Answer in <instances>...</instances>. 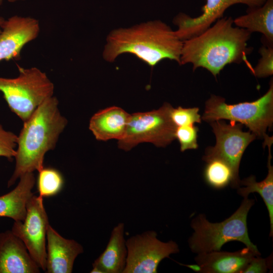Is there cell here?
<instances>
[{
  "label": "cell",
  "instance_id": "8",
  "mask_svg": "<svg viewBox=\"0 0 273 273\" xmlns=\"http://www.w3.org/2000/svg\"><path fill=\"white\" fill-rule=\"evenodd\" d=\"M216 137L214 147L206 149L203 160L205 162L218 159L226 162L231 168L234 176L231 186L240 187L239 176L240 163L243 153L248 146L256 138L250 131L242 130V124L230 121L227 124L221 120L210 122Z\"/></svg>",
  "mask_w": 273,
  "mask_h": 273
},
{
  "label": "cell",
  "instance_id": "10",
  "mask_svg": "<svg viewBox=\"0 0 273 273\" xmlns=\"http://www.w3.org/2000/svg\"><path fill=\"white\" fill-rule=\"evenodd\" d=\"M50 224L43 198L34 194L26 204L23 221H14L13 233L25 244L30 255L40 269L46 270L47 232Z\"/></svg>",
  "mask_w": 273,
  "mask_h": 273
},
{
  "label": "cell",
  "instance_id": "1",
  "mask_svg": "<svg viewBox=\"0 0 273 273\" xmlns=\"http://www.w3.org/2000/svg\"><path fill=\"white\" fill-rule=\"evenodd\" d=\"M233 21L221 17L199 35L183 41L179 65L191 63L193 71L202 67L216 77L226 65L245 61L252 51L247 44L251 33L234 27Z\"/></svg>",
  "mask_w": 273,
  "mask_h": 273
},
{
  "label": "cell",
  "instance_id": "23",
  "mask_svg": "<svg viewBox=\"0 0 273 273\" xmlns=\"http://www.w3.org/2000/svg\"><path fill=\"white\" fill-rule=\"evenodd\" d=\"M259 52L261 58L252 70L253 74L257 77H266L273 74V44L262 43Z\"/></svg>",
  "mask_w": 273,
  "mask_h": 273
},
{
  "label": "cell",
  "instance_id": "9",
  "mask_svg": "<svg viewBox=\"0 0 273 273\" xmlns=\"http://www.w3.org/2000/svg\"><path fill=\"white\" fill-rule=\"evenodd\" d=\"M126 245L127 255L123 273H156L162 260L179 252L175 242H162L152 230L131 236Z\"/></svg>",
  "mask_w": 273,
  "mask_h": 273
},
{
  "label": "cell",
  "instance_id": "21",
  "mask_svg": "<svg viewBox=\"0 0 273 273\" xmlns=\"http://www.w3.org/2000/svg\"><path fill=\"white\" fill-rule=\"evenodd\" d=\"M204 176L207 184L216 189H222L233 182L234 176L231 167L224 161L213 159L208 161Z\"/></svg>",
  "mask_w": 273,
  "mask_h": 273
},
{
  "label": "cell",
  "instance_id": "20",
  "mask_svg": "<svg viewBox=\"0 0 273 273\" xmlns=\"http://www.w3.org/2000/svg\"><path fill=\"white\" fill-rule=\"evenodd\" d=\"M272 143V137L267 136L264 140L263 146H267L268 149L267 162V174L263 180L257 182L254 175H251L242 180L240 185L245 186L238 188V194L244 198L248 197L250 193H257L262 198L267 209L270 221L269 236H273V166L271 165V155L270 147Z\"/></svg>",
  "mask_w": 273,
  "mask_h": 273
},
{
  "label": "cell",
  "instance_id": "4",
  "mask_svg": "<svg viewBox=\"0 0 273 273\" xmlns=\"http://www.w3.org/2000/svg\"><path fill=\"white\" fill-rule=\"evenodd\" d=\"M254 203L253 199L244 198L238 209L220 222H209L203 214L196 216L191 223L194 230L188 241L191 251L200 254L220 251L224 244L234 241L258 251L250 240L247 223L248 212Z\"/></svg>",
  "mask_w": 273,
  "mask_h": 273
},
{
  "label": "cell",
  "instance_id": "12",
  "mask_svg": "<svg viewBox=\"0 0 273 273\" xmlns=\"http://www.w3.org/2000/svg\"><path fill=\"white\" fill-rule=\"evenodd\" d=\"M39 30L38 20L33 18L16 15L6 20L0 34V61L19 59L24 46L35 39Z\"/></svg>",
  "mask_w": 273,
  "mask_h": 273
},
{
  "label": "cell",
  "instance_id": "22",
  "mask_svg": "<svg viewBox=\"0 0 273 273\" xmlns=\"http://www.w3.org/2000/svg\"><path fill=\"white\" fill-rule=\"evenodd\" d=\"M38 172L37 188L40 197L53 196L62 190L64 180L59 170L52 167H43Z\"/></svg>",
  "mask_w": 273,
  "mask_h": 273
},
{
  "label": "cell",
  "instance_id": "16",
  "mask_svg": "<svg viewBox=\"0 0 273 273\" xmlns=\"http://www.w3.org/2000/svg\"><path fill=\"white\" fill-rule=\"evenodd\" d=\"M124 223L119 222L111 231L106 247L94 261L91 273H123L127 255Z\"/></svg>",
  "mask_w": 273,
  "mask_h": 273
},
{
  "label": "cell",
  "instance_id": "6",
  "mask_svg": "<svg viewBox=\"0 0 273 273\" xmlns=\"http://www.w3.org/2000/svg\"><path fill=\"white\" fill-rule=\"evenodd\" d=\"M18 67V77H0V91L11 111L24 122L44 101L53 96L54 85L38 68Z\"/></svg>",
  "mask_w": 273,
  "mask_h": 273
},
{
  "label": "cell",
  "instance_id": "13",
  "mask_svg": "<svg viewBox=\"0 0 273 273\" xmlns=\"http://www.w3.org/2000/svg\"><path fill=\"white\" fill-rule=\"evenodd\" d=\"M260 255L259 251L246 247L236 252L220 250L198 254L195 264H180L201 273H243L250 261Z\"/></svg>",
  "mask_w": 273,
  "mask_h": 273
},
{
  "label": "cell",
  "instance_id": "28",
  "mask_svg": "<svg viewBox=\"0 0 273 273\" xmlns=\"http://www.w3.org/2000/svg\"><path fill=\"white\" fill-rule=\"evenodd\" d=\"M5 21L6 20L3 17L0 16V34L2 32V28L5 22Z\"/></svg>",
  "mask_w": 273,
  "mask_h": 273
},
{
  "label": "cell",
  "instance_id": "25",
  "mask_svg": "<svg viewBox=\"0 0 273 273\" xmlns=\"http://www.w3.org/2000/svg\"><path fill=\"white\" fill-rule=\"evenodd\" d=\"M199 128L194 125L178 126L175 131V138L179 142L180 151L184 152L188 149H196Z\"/></svg>",
  "mask_w": 273,
  "mask_h": 273
},
{
  "label": "cell",
  "instance_id": "17",
  "mask_svg": "<svg viewBox=\"0 0 273 273\" xmlns=\"http://www.w3.org/2000/svg\"><path fill=\"white\" fill-rule=\"evenodd\" d=\"M121 108L113 106L96 113L90 118L89 129L98 141L121 140L125 135L130 119Z\"/></svg>",
  "mask_w": 273,
  "mask_h": 273
},
{
  "label": "cell",
  "instance_id": "29",
  "mask_svg": "<svg viewBox=\"0 0 273 273\" xmlns=\"http://www.w3.org/2000/svg\"><path fill=\"white\" fill-rule=\"evenodd\" d=\"M4 0H0V6L2 5L3 2ZM9 2L13 3L19 1H23V0H7Z\"/></svg>",
  "mask_w": 273,
  "mask_h": 273
},
{
  "label": "cell",
  "instance_id": "27",
  "mask_svg": "<svg viewBox=\"0 0 273 273\" xmlns=\"http://www.w3.org/2000/svg\"><path fill=\"white\" fill-rule=\"evenodd\" d=\"M268 267H269L266 259L256 256L248 263L243 273H265L267 271Z\"/></svg>",
  "mask_w": 273,
  "mask_h": 273
},
{
  "label": "cell",
  "instance_id": "24",
  "mask_svg": "<svg viewBox=\"0 0 273 273\" xmlns=\"http://www.w3.org/2000/svg\"><path fill=\"white\" fill-rule=\"evenodd\" d=\"M198 108H184L178 107L172 108L170 112L171 118L177 126L194 125L195 123H201V116Z\"/></svg>",
  "mask_w": 273,
  "mask_h": 273
},
{
  "label": "cell",
  "instance_id": "3",
  "mask_svg": "<svg viewBox=\"0 0 273 273\" xmlns=\"http://www.w3.org/2000/svg\"><path fill=\"white\" fill-rule=\"evenodd\" d=\"M106 40L103 56L109 62L122 54L129 53L152 67L164 59L180 64L183 41L160 20L113 30Z\"/></svg>",
  "mask_w": 273,
  "mask_h": 273
},
{
  "label": "cell",
  "instance_id": "5",
  "mask_svg": "<svg viewBox=\"0 0 273 273\" xmlns=\"http://www.w3.org/2000/svg\"><path fill=\"white\" fill-rule=\"evenodd\" d=\"M202 119L211 122L226 119L245 125L256 136L264 139L273 122V82L267 92L256 101L228 104L220 96L212 95L206 102Z\"/></svg>",
  "mask_w": 273,
  "mask_h": 273
},
{
  "label": "cell",
  "instance_id": "2",
  "mask_svg": "<svg viewBox=\"0 0 273 273\" xmlns=\"http://www.w3.org/2000/svg\"><path fill=\"white\" fill-rule=\"evenodd\" d=\"M59 102L52 96L44 101L26 121L18 135L14 171L8 182L12 186L25 173L43 167L45 154L55 149L67 120L60 112Z\"/></svg>",
  "mask_w": 273,
  "mask_h": 273
},
{
  "label": "cell",
  "instance_id": "14",
  "mask_svg": "<svg viewBox=\"0 0 273 273\" xmlns=\"http://www.w3.org/2000/svg\"><path fill=\"white\" fill-rule=\"evenodd\" d=\"M47 241L46 272H72L75 259L84 251L83 246L73 239L63 237L50 224Z\"/></svg>",
  "mask_w": 273,
  "mask_h": 273
},
{
  "label": "cell",
  "instance_id": "11",
  "mask_svg": "<svg viewBox=\"0 0 273 273\" xmlns=\"http://www.w3.org/2000/svg\"><path fill=\"white\" fill-rule=\"evenodd\" d=\"M266 0H206L202 8V14L191 17L183 13L174 18L173 23L178 28L174 31L177 36L184 41L197 36L206 30L217 20L222 17L224 11L230 7L238 4L249 8L261 6Z\"/></svg>",
  "mask_w": 273,
  "mask_h": 273
},
{
  "label": "cell",
  "instance_id": "19",
  "mask_svg": "<svg viewBox=\"0 0 273 273\" xmlns=\"http://www.w3.org/2000/svg\"><path fill=\"white\" fill-rule=\"evenodd\" d=\"M234 23L251 33L263 35L262 43L273 44V0H266L261 6L249 8L247 13L234 20Z\"/></svg>",
  "mask_w": 273,
  "mask_h": 273
},
{
  "label": "cell",
  "instance_id": "15",
  "mask_svg": "<svg viewBox=\"0 0 273 273\" xmlns=\"http://www.w3.org/2000/svg\"><path fill=\"white\" fill-rule=\"evenodd\" d=\"M40 269L11 230L0 233V273H38Z\"/></svg>",
  "mask_w": 273,
  "mask_h": 273
},
{
  "label": "cell",
  "instance_id": "26",
  "mask_svg": "<svg viewBox=\"0 0 273 273\" xmlns=\"http://www.w3.org/2000/svg\"><path fill=\"white\" fill-rule=\"evenodd\" d=\"M18 135L5 130L0 123V157L11 161L16 154Z\"/></svg>",
  "mask_w": 273,
  "mask_h": 273
},
{
  "label": "cell",
  "instance_id": "18",
  "mask_svg": "<svg viewBox=\"0 0 273 273\" xmlns=\"http://www.w3.org/2000/svg\"><path fill=\"white\" fill-rule=\"evenodd\" d=\"M35 183L33 172L24 174L17 186L11 192L0 196V217H7L14 221H23L26 214V204L34 194L32 190Z\"/></svg>",
  "mask_w": 273,
  "mask_h": 273
},
{
  "label": "cell",
  "instance_id": "7",
  "mask_svg": "<svg viewBox=\"0 0 273 273\" xmlns=\"http://www.w3.org/2000/svg\"><path fill=\"white\" fill-rule=\"evenodd\" d=\"M172 108L166 103L157 110L131 114L125 134L118 141V147L127 151L144 142L159 147L170 144L176 139L177 128L170 116Z\"/></svg>",
  "mask_w": 273,
  "mask_h": 273
}]
</instances>
